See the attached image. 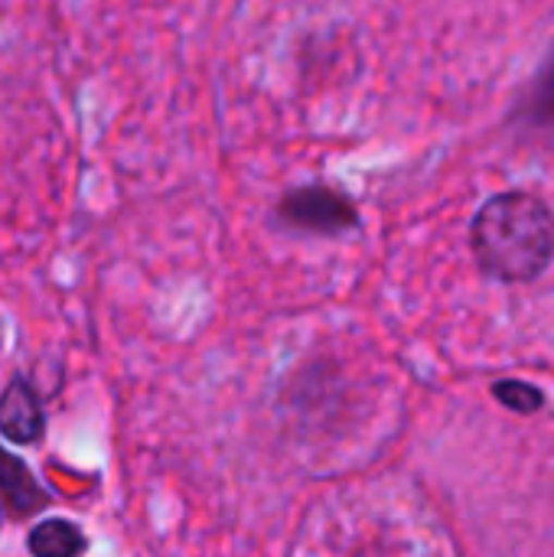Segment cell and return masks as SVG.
Segmentation results:
<instances>
[{
    "label": "cell",
    "instance_id": "1",
    "mask_svg": "<svg viewBox=\"0 0 554 557\" xmlns=\"http://www.w3.org/2000/svg\"><path fill=\"white\" fill-rule=\"evenodd\" d=\"M473 251L487 274L500 281H532L554 258V215L529 193L490 199L473 222Z\"/></svg>",
    "mask_w": 554,
    "mask_h": 557
},
{
    "label": "cell",
    "instance_id": "2",
    "mask_svg": "<svg viewBox=\"0 0 554 557\" xmlns=\"http://www.w3.org/2000/svg\"><path fill=\"white\" fill-rule=\"evenodd\" d=\"M278 212L287 225L304 228V232H320V235H340L356 225L353 202L327 186H304V189L287 193Z\"/></svg>",
    "mask_w": 554,
    "mask_h": 557
},
{
    "label": "cell",
    "instance_id": "3",
    "mask_svg": "<svg viewBox=\"0 0 554 557\" xmlns=\"http://www.w3.org/2000/svg\"><path fill=\"white\" fill-rule=\"evenodd\" d=\"M42 431H46V418H42L36 392L29 388L26 379H13L0 395V434L10 444L26 447V444H36Z\"/></svg>",
    "mask_w": 554,
    "mask_h": 557
},
{
    "label": "cell",
    "instance_id": "4",
    "mask_svg": "<svg viewBox=\"0 0 554 557\" xmlns=\"http://www.w3.org/2000/svg\"><path fill=\"white\" fill-rule=\"evenodd\" d=\"M0 496L13 516H36L49 506V490L39 486L33 470L0 447Z\"/></svg>",
    "mask_w": 554,
    "mask_h": 557
},
{
    "label": "cell",
    "instance_id": "5",
    "mask_svg": "<svg viewBox=\"0 0 554 557\" xmlns=\"http://www.w3.org/2000/svg\"><path fill=\"white\" fill-rule=\"evenodd\" d=\"M85 545L88 542H85L82 529L65 519L39 522L26 539V548L33 557H78L85 552Z\"/></svg>",
    "mask_w": 554,
    "mask_h": 557
},
{
    "label": "cell",
    "instance_id": "6",
    "mask_svg": "<svg viewBox=\"0 0 554 557\" xmlns=\"http://www.w3.org/2000/svg\"><path fill=\"white\" fill-rule=\"evenodd\" d=\"M496 395L503 398V405L516 408V411H535L542 408V395L522 382H506V385H496Z\"/></svg>",
    "mask_w": 554,
    "mask_h": 557
}]
</instances>
